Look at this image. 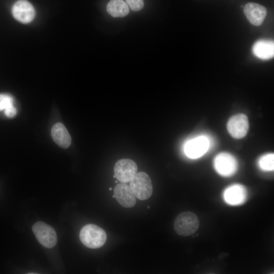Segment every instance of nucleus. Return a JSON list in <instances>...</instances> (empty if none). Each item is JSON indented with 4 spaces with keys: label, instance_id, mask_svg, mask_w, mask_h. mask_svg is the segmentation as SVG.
Masks as SVG:
<instances>
[{
    "label": "nucleus",
    "instance_id": "obj_1",
    "mask_svg": "<svg viewBox=\"0 0 274 274\" xmlns=\"http://www.w3.org/2000/svg\"><path fill=\"white\" fill-rule=\"evenodd\" d=\"M82 243L91 249L102 247L106 243L107 234L105 230L95 224L85 225L81 230L79 235Z\"/></svg>",
    "mask_w": 274,
    "mask_h": 274
},
{
    "label": "nucleus",
    "instance_id": "obj_2",
    "mask_svg": "<svg viewBox=\"0 0 274 274\" xmlns=\"http://www.w3.org/2000/svg\"><path fill=\"white\" fill-rule=\"evenodd\" d=\"M199 220L194 213L185 211L179 214L176 218L174 227L176 232L183 236L192 235L198 230Z\"/></svg>",
    "mask_w": 274,
    "mask_h": 274
},
{
    "label": "nucleus",
    "instance_id": "obj_3",
    "mask_svg": "<svg viewBox=\"0 0 274 274\" xmlns=\"http://www.w3.org/2000/svg\"><path fill=\"white\" fill-rule=\"evenodd\" d=\"M129 187L136 198L144 200L148 199L153 192V186L150 177L144 172L137 173L129 182Z\"/></svg>",
    "mask_w": 274,
    "mask_h": 274
},
{
    "label": "nucleus",
    "instance_id": "obj_4",
    "mask_svg": "<svg viewBox=\"0 0 274 274\" xmlns=\"http://www.w3.org/2000/svg\"><path fill=\"white\" fill-rule=\"evenodd\" d=\"M210 147L208 136L199 135L188 141L184 146L186 155L191 159H197L207 153Z\"/></svg>",
    "mask_w": 274,
    "mask_h": 274
},
{
    "label": "nucleus",
    "instance_id": "obj_5",
    "mask_svg": "<svg viewBox=\"0 0 274 274\" xmlns=\"http://www.w3.org/2000/svg\"><path fill=\"white\" fill-rule=\"evenodd\" d=\"M32 230L38 242L44 247L51 248L56 245L57 235L51 226L40 221L33 225Z\"/></svg>",
    "mask_w": 274,
    "mask_h": 274
},
{
    "label": "nucleus",
    "instance_id": "obj_6",
    "mask_svg": "<svg viewBox=\"0 0 274 274\" xmlns=\"http://www.w3.org/2000/svg\"><path fill=\"white\" fill-rule=\"evenodd\" d=\"M214 166L216 172L221 176L230 177L236 172L237 163L232 155L228 153L222 152L218 154L215 157Z\"/></svg>",
    "mask_w": 274,
    "mask_h": 274
},
{
    "label": "nucleus",
    "instance_id": "obj_7",
    "mask_svg": "<svg viewBox=\"0 0 274 274\" xmlns=\"http://www.w3.org/2000/svg\"><path fill=\"white\" fill-rule=\"evenodd\" d=\"M138 166L131 159L123 158L117 161L114 166V172L116 178L121 183H127L137 173Z\"/></svg>",
    "mask_w": 274,
    "mask_h": 274
},
{
    "label": "nucleus",
    "instance_id": "obj_8",
    "mask_svg": "<svg viewBox=\"0 0 274 274\" xmlns=\"http://www.w3.org/2000/svg\"><path fill=\"white\" fill-rule=\"evenodd\" d=\"M13 17L22 23H28L35 17L36 11L32 5L26 0H18L12 9Z\"/></svg>",
    "mask_w": 274,
    "mask_h": 274
},
{
    "label": "nucleus",
    "instance_id": "obj_9",
    "mask_svg": "<svg viewBox=\"0 0 274 274\" xmlns=\"http://www.w3.org/2000/svg\"><path fill=\"white\" fill-rule=\"evenodd\" d=\"M247 116L238 114L231 117L228 120L227 128L229 134L235 139H241L246 136L249 129Z\"/></svg>",
    "mask_w": 274,
    "mask_h": 274
},
{
    "label": "nucleus",
    "instance_id": "obj_10",
    "mask_svg": "<svg viewBox=\"0 0 274 274\" xmlns=\"http://www.w3.org/2000/svg\"><path fill=\"white\" fill-rule=\"evenodd\" d=\"M114 195L118 203L123 207L129 208L136 203V197L126 183H118L114 189Z\"/></svg>",
    "mask_w": 274,
    "mask_h": 274
},
{
    "label": "nucleus",
    "instance_id": "obj_11",
    "mask_svg": "<svg viewBox=\"0 0 274 274\" xmlns=\"http://www.w3.org/2000/svg\"><path fill=\"white\" fill-rule=\"evenodd\" d=\"M244 13L250 22L255 26L260 25L267 15V10L263 6L248 3L244 7Z\"/></svg>",
    "mask_w": 274,
    "mask_h": 274
},
{
    "label": "nucleus",
    "instance_id": "obj_12",
    "mask_svg": "<svg viewBox=\"0 0 274 274\" xmlns=\"http://www.w3.org/2000/svg\"><path fill=\"white\" fill-rule=\"evenodd\" d=\"M247 196L246 188L240 184H234L227 188L223 193L225 202L232 206L243 203Z\"/></svg>",
    "mask_w": 274,
    "mask_h": 274
},
{
    "label": "nucleus",
    "instance_id": "obj_13",
    "mask_svg": "<svg viewBox=\"0 0 274 274\" xmlns=\"http://www.w3.org/2000/svg\"><path fill=\"white\" fill-rule=\"evenodd\" d=\"M51 133L53 141L61 148L66 149L71 145V135L62 123H55L51 128Z\"/></svg>",
    "mask_w": 274,
    "mask_h": 274
},
{
    "label": "nucleus",
    "instance_id": "obj_14",
    "mask_svg": "<svg viewBox=\"0 0 274 274\" xmlns=\"http://www.w3.org/2000/svg\"><path fill=\"white\" fill-rule=\"evenodd\" d=\"M252 52L255 56L261 59H270L274 55L273 41L268 40H259L253 45Z\"/></svg>",
    "mask_w": 274,
    "mask_h": 274
},
{
    "label": "nucleus",
    "instance_id": "obj_15",
    "mask_svg": "<svg viewBox=\"0 0 274 274\" xmlns=\"http://www.w3.org/2000/svg\"><path fill=\"white\" fill-rule=\"evenodd\" d=\"M108 12L114 17H123L129 11L127 4L123 0H110L107 6Z\"/></svg>",
    "mask_w": 274,
    "mask_h": 274
},
{
    "label": "nucleus",
    "instance_id": "obj_16",
    "mask_svg": "<svg viewBox=\"0 0 274 274\" xmlns=\"http://www.w3.org/2000/svg\"><path fill=\"white\" fill-rule=\"evenodd\" d=\"M258 164L261 169L265 171H272L274 169V154H266L259 159Z\"/></svg>",
    "mask_w": 274,
    "mask_h": 274
},
{
    "label": "nucleus",
    "instance_id": "obj_17",
    "mask_svg": "<svg viewBox=\"0 0 274 274\" xmlns=\"http://www.w3.org/2000/svg\"><path fill=\"white\" fill-rule=\"evenodd\" d=\"M13 105V97L7 94H0V111Z\"/></svg>",
    "mask_w": 274,
    "mask_h": 274
},
{
    "label": "nucleus",
    "instance_id": "obj_18",
    "mask_svg": "<svg viewBox=\"0 0 274 274\" xmlns=\"http://www.w3.org/2000/svg\"><path fill=\"white\" fill-rule=\"evenodd\" d=\"M127 4L134 11H138L143 9L144 6L143 0H126Z\"/></svg>",
    "mask_w": 274,
    "mask_h": 274
},
{
    "label": "nucleus",
    "instance_id": "obj_19",
    "mask_svg": "<svg viewBox=\"0 0 274 274\" xmlns=\"http://www.w3.org/2000/svg\"><path fill=\"white\" fill-rule=\"evenodd\" d=\"M5 114L8 118H13L17 114L16 109L14 105H12L5 110Z\"/></svg>",
    "mask_w": 274,
    "mask_h": 274
},
{
    "label": "nucleus",
    "instance_id": "obj_20",
    "mask_svg": "<svg viewBox=\"0 0 274 274\" xmlns=\"http://www.w3.org/2000/svg\"><path fill=\"white\" fill-rule=\"evenodd\" d=\"M109 190H110V191L112 190V188L110 187V188H109Z\"/></svg>",
    "mask_w": 274,
    "mask_h": 274
},
{
    "label": "nucleus",
    "instance_id": "obj_21",
    "mask_svg": "<svg viewBox=\"0 0 274 274\" xmlns=\"http://www.w3.org/2000/svg\"><path fill=\"white\" fill-rule=\"evenodd\" d=\"M113 177H114V178H116V176H115V175L113 176Z\"/></svg>",
    "mask_w": 274,
    "mask_h": 274
},
{
    "label": "nucleus",
    "instance_id": "obj_22",
    "mask_svg": "<svg viewBox=\"0 0 274 274\" xmlns=\"http://www.w3.org/2000/svg\"><path fill=\"white\" fill-rule=\"evenodd\" d=\"M115 182L116 183H118V181H115Z\"/></svg>",
    "mask_w": 274,
    "mask_h": 274
},
{
    "label": "nucleus",
    "instance_id": "obj_23",
    "mask_svg": "<svg viewBox=\"0 0 274 274\" xmlns=\"http://www.w3.org/2000/svg\"><path fill=\"white\" fill-rule=\"evenodd\" d=\"M113 198H115V195H113Z\"/></svg>",
    "mask_w": 274,
    "mask_h": 274
},
{
    "label": "nucleus",
    "instance_id": "obj_24",
    "mask_svg": "<svg viewBox=\"0 0 274 274\" xmlns=\"http://www.w3.org/2000/svg\"><path fill=\"white\" fill-rule=\"evenodd\" d=\"M147 208H148V209H149V208H150V206H148V207H147Z\"/></svg>",
    "mask_w": 274,
    "mask_h": 274
}]
</instances>
